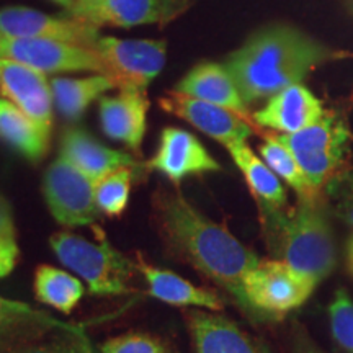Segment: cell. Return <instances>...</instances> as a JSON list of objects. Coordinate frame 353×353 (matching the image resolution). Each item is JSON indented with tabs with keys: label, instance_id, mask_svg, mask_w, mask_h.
<instances>
[{
	"label": "cell",
	"instance_id": "obj_1",
	"mask_svg": "<svg viewBox=\"0 0 353 353\" xmlns=\"http://www.w3.org/2000/svg\"><path fill=\"white\" fill-rule=\"evenodd\" d=\"M152 216L167 252L229 294L249 319L260 322L244 293L245 275L260 262L257 254L179 190L159 188L152 195Z\"/></svg>",
	"mask_w": 353,
	"mask_h": 353
},
{
	"label": "cell",
	"instance_id": "obj_2",
	"mask_svg": "<svg viewBox=\"0 0 353 353\" xmlns=\"http://www.w3.org/2000/svg\"><path fill=\"white\" fill-rule=\"evenodd\" d=\"M350 56L294 26L270 25L254 33L224 65L249 107L286 87L303 83L319 65Z\"/></svg>",
	"mask_w": 353,
	"mask_h": 353
},
{
	"label": "cell",
	"instance_id": "obj_3",
	"mask_svg": "<svg viewBox=\"0 0 353 353\" xmlns=\"http://www.w3.org/2000/svg\"><path fill=\"white\" fill-rule=\"evenodd\" d=\"M270 250L314 285L324 281L337 265V245L324 192L299 198L293 208H259Z\"/></svg>",
	"mask_w": 353,
	"mask_h": 353
},
{
	"label": "cell",
	"instance_id": "obj_4",
	"mask_svg": "<svg viewBox=\"0 0 353 353\" xmlns=\"http://www.w3.org/2000/svg\"><path fill=\"white\" fill-rule=\"evenodd\" d=\"M50 247L64 267L85 281L87 290L95 296H118L131 293V281L139 272L138 262L101 237L92 242L69 231L54 232Z\"/></svg>",
	"mask_w": 353,
	"mask_h": 353
},
{
	"label": "cell",
	"instance_id": "obj_5",
	"mask_svg": "<svg viewBox=\"0 0 353 353\" xmlns=\"http://www.w3.org/2000/svg\"><path fill=\"white\" fill-rule=\"evenodd\" d=\"M293 154L316 193H322L327 183L343 169L350 148V130L341 114L325 112L306 130L293 134H276Z\"/></svg>",
	"mask_w": 353,
	"mask_h": 353
},
{
	"label": "cell",
	"instance_id": "obj_6",
	"mask_svg": "<svg viewBox=\"0 0 353 353\" xmlns=\"http://www.w3.org/2000/svg\"><path fill=\"white\" fill-rule=\"evenodd\" d=\"M316 286L283 260H260L244 278L247 303L260 322L303 306Z\"/></svg>",
	"mask_w": 353,
	"mask_h": 353
},
{
	"label": "cell",
	"instance_id": "obj_7",
	"mask_svg": "<svg viewBox=\"0 0 353 353\" xmlns=\"http://www.w3.org/2000/svg\"><path fill=\"white\" fill-rule=\"evenodd\" d=\"M94 51L101 57L107 68V77L112 79L118 90H145L162 72L167 61V43L164 39L100 37Z\"/></svg>",
	"mask_w": 353,
	"mask_h": 353
},
{
	"label": "cell",
	"instance_id": "obj_8",
	"mask_svg": "<svg viewBox=\"0 0 353 353\" xmlns=\"http://www.w3.org/2000/svg\"><path fill=\"white\" fill-rule=\"evenodd\" d=\"M43 195L51 216L61 226L87 228L97 223L95 182L63 156L44 174Z\"/></svg>",
	"mask_w": 353,
	"mask_h": 353
},
{
	"label": "cell",
	"instance_id": "obj_9",
	"mask_svg": "<svg viewBox=\"0 0 353 353\" xmlns=\"http://www.w3.org/2000/svg\"><path fill=\"white\" fill-rule=\"evenodd\" d=\"M0 57L25 64L44 76L65 72L105 74L101 57L92 48L54 39L0 38Z\"/></svg>",
	"mask_w": 353,
	"mask_h": 353
},
{
	"label": "cell",
	"instance_id": "obj_10",
	"mask_svg": "<svg viewBox=\"0 0 353 353\" xmlns=\"http://www.w3.org/2000/svg\"><path fill=\"white\" fill-rule=\"evenodd\" d=\"M144 169L159 172L179 187L187 176L214 174L223 167L193 132L167 126L159 136L156 152L145 162Z\"/></svg>",
	"mask_w": 353,
	"mask_h": 353
},
{
	"label": "cell",
	"instance_id": "obj_11",
	"mask_svg": "<svg viewBox=\"0 0 353 353\" xmlns=\"http://www.w3.org/2000/svg\"><path fill=\"white\" fill-rule=\"evenodd\" d=\"M159 107L164 112L187 121L196 130L223 145L247 143L257 130L254 121L245 120L231 110L198 100L180 92L172 90L159 99Z\"/></svg>",
	"mask_w": 353,
	"mask_h": 353
},
{
	"label": "cell",
	"instance_id": "obj_12",
	"mask_svg": "<svg viewBox=\"0 0 353 353\" xmlns=\"http://www.w3.org/2000/svg\"><path fill=\"white\" fill-rule=\"evenodd\" d=\"M0 38L54 39L94 50L100 32L69 15L54 17L30 7L12 6L0 8Z\"/></svg>",
	"mask_w": 353,
	"mask_h": 353
},
{
	"label": "cell",
	"instance_id": "obj_13",
	"mask_svg": "<svg viewBox=\"0 0 353 353\" xmlns=\"http://www.w3.org/2000/svg\"><path fill=\"white\" fill-rule=\"evenodd\" d=\"M0 90L2 97L17 105L44 131H52L54 105L50 81L28 65L0 57Z\"/></svg>",
	"mask_w": 353,
	"mask_h": 353
},
{
	"label": "cell",
	"instance_id": "obj_14",
	"mask_svg": "<svg viewBox=\"0 0 353 353\" xmlns=\"http://www.w3.org/2000/svg\"><path fill=\"white\" fill-rule=\"evenodd\" d=\"M151 107L145 90L123 88L113 97L100 99V125L110 139L125 144L134 156L141 148L148 130V112Z\"/></svg>",
	"mask_w": 353,
	"mask_h": 353
},
{
	"label": "cell",
	"instance_id": "obj_15",
	"mask_svg": "<svg viewBox=\"0 0 353 353\" xmlns=\"http://www.w3.org/2000/svg\"><path fill=\"white\" fill-rule=\"evenodd\" d=\"M325 113L322 101L303 83H294L272 95L262 108L252 114L257 126L280 134L306 130Z\"/></svg>",
	"mask_w": 353,
	"mask_h": 353
},
{
	"label": "cell",
	"instance_id": "obj_16",
	"mask_svg": "<svg viewBox=\"0 0 353 353\" xmlns=\"http://www.w3.org/2000/svg\"><path fill=\"white\" fill-rule=\"evenodd\" d=\"M185 322L193 353H267L236 322L218 312L190 309L185 312Z\"/></svg>",
	"mask_w": 353,
	"mask_h": 353
},
{
	"label": "cell",
	"instance_id": "obj_17",
	"mask_svg": "<svg viewBox=\"0 0 353 353\" xmlns=\"http://www.w3.org/2000/svg\"><path fill=\"white\" fill-rule=\"evenodd\" d=\"M59 156L68 159L70 164L77 167L82 174L90 176L95 183L121 167L136 170L144 169L134 156L99 143L94 136L81 128H69L64 131L61 138Z\"/></svg>",
	"mask_w": 353,
	"mask_h": 353
},
{
	"label": "cell",
	"instance_id": "obj_18",
	"mask_svg": "<svg viewBox=\"0 0 353 353\" xmlns=\"http://www.w3.org/2000/svg\"><path fill=\"white\" fill-rule=\"evenodd\" d=\"M174 90L195 97L198 100L231 110L245 120H252L247 112V103L242 99L239 88L224 64L200 63L185 74Z\"/></svg>",
	"mask_w": 353,
	"mask_h": 353
},
{
	"label": "cell",
	"instance_id": "obj_19",
	"mask_svg": "<svg viewBox=\"0 0 353 353\" xmlns=\"http://www.w3.org/2000/svg\"><path fill=\"white\" fill-rule=\"evenodd\" d=\"M70 325L41 309L0 296V353H10L43 335Z\"/></svg>",
	"mask_w": 353,
	"mask_h": 353
},
{
	"label": "cell",
	"instance_id": "obj_20",
	"mask_svg": "<svg viewBox=\"0 0 353 353\" xmlns=\"http://www.w3.org/2000/svg\"><path fill=\"white\" fill-rule=\"evenodd\" d=\"M68 15L95 28L162 25V8L159 0H92L77 3L70 8Z\"/></svg>",
	"mask_w": 353,
	"mask_h": 353
},
{
	"label": "cell",
	"instance_id": "obj_21",
	"mask_svg": "<svg viewBox=\"0 0 353 353\" xmlns=\"http://www.w3.org/2000/svg\"><path fill=\"white\" fill-rule=\"evenodd\" d=\"M136 262L148 285L149 296L157 301L176 307H200L213 312H221L224 309L223 299L213 291L193 285L192 281L167 268L145 263L143 259H138Z\"/></svg>",
	"mask_w": 353,
	"mask_h": 353
},
{
	"label": "cell",
	"instance_id": "obj_22",
	"mask_svg": "<svg viewBox=\"0 0 353 353\" xmlns=\"http://www.w3.org/2000/svg\"><path fill=\"white\" fill-rule=\"evenodd\" d=\"M234 164L244 175L247 187L257 200L259 208L283 210L288 205V192L281 183V179L265 164L247 143L228 145Z\"/></svg>",
	"mask_w": 353,
	"mask_h": 353
},
{
	"label": "cell",
	"instance_id": "obj_23",
	"mask_svg": "<svg viewBox=\"0 0 353 353\" xmlns=\"http://www.w3.org/2000/svg\"><path fill=\"white\" fill-rule=\"evenodd\" d=\"M51 134L7 99H0V139L33 164L50 149Z\"/></svg>",
	"mask_w": 353,
	"mask_h": 353
},
{
	"label": "cell",
	"instance_id": "obj_24",
	"mask_svg": "<svg viewBox=\"0 0 353 353\" xmlns=\"http://www.w3.org/2000/svg\"><path fill=\"white\" fill-rule=\"evenodd\" d=\"M52 105L65 120L76 121L85 110L114 87L105 74H92L85 77H52L50 81Z\"/></svg>",
	"mask_w": 353,
	"mask_h": 353
},
{
	"label": "cell",
	"instance_id": "obj_25",
	"mask_svg": "<svg viewBox=\"0 0 353 353\" xmlns=\"http://www.w3.org/2000/svg\"><path fill=\"white\" fill-rule=\"evenodd\" d=\"M34 298L54 311L70 314L85 293L82 280L52 265H38L33 276Z\"/></svg>",
	"mask_w": 353,
	"mask_h": 353
},
{
	"label": "cell",
	"instance_id": "obj_26",
	"mask_svg": "<svg viewBox=\"0 0 353 353\" xmlns=\"http://www.w3.org/2000/svg\"><path fill=\"white\" fill-rule=\"evenodd\" d=\"M259 152L260 157L265 161V164L270 167L283 182L288 183L298 193L299 198L321 195V193H316L312 190L311 183L307 182L306 175L303 174L296 159L275 134L265 136V143L259 148Z\"/></svg>",
	"mask_w": 353,
	"mask_h": 353
},
{
	"label": "cell",
	"instance_id": "obj_27",
	"mask_svg": "<svg viewBox=\"0 0 353 353\" xmlns=\"http://www.w3.org/2000/svg\"><path fill=\"white\" fill-rule=\"evenodd\" d=\"M136 169L121 167L95 183V203L99 213L107 218H121L128 210Z\"/></svg>",
	"mask_w": 353,
	"mask_h": 353
},
{
	"label": "cell",
	"instance_id": "obj_28",
	"mask_svg": "<svg viewBox=\"0 0 353 353\" xmlns=\"http://www.w3.org/2000/svg\"><path fill=\"white\" fill-rule=\"evenodd\" d=\"M10 353H95L85 330L77 325L50 332Z\"/></svg>",
	"mask_w": 353,
	"mask_h": 353
},
{
	"label": "cell",
	"instance_id": "obj_29",
	"mask_svg": "<svg viewBox=\"0 0 353 353\" xmlns=\"http://www.w3.org/2000/svg\"><path fill=\"white\" fill-rule=\"evenodd\" d=\"M330 330L343 350L353 353V301L345 290L335 291L329 306Z\"/></svg>",
	"mask_w": 353,
	"mask_h": 353
},
{
	"label": "cell",
	"instance_id": "obj_30",
	"mask_svg": "<svg viewBox=\"0 0 353 353\" xmlns=\"http://www.w3.org/2000/svg\"><path fill=\"white\" fill-rule=\"evenodd\" d=\"M324 195L334 213L353 228V167L339 172L324 188Z\"/></svg>",
	"mask_w": 353,
	"mask_h": 353
},
{
	"label": "cell",
	"instance_id": "obj_31",
	"mask_svg": "<svg viewBox=\"0 0 353 353\" xmlns=\"http://www.w3.org/2000/svg\"><path fill=\"white\" fill-rule=\"evenodd\" d=\"M101 353H172L167 343L149 332H126L100 345Z\"/></svg>",
	"mask_w": 353,
	"mask_h": 353
},
{
	"label": "cell",
	"instance_id": "obj_32",
	"mask_svg": "<svg viewBox=\"0 0 353 353\" xmlns=\"http://www.w3.org/2000/svg\"><path fill=\"white\" fill-rule=\"evenodd\" d=\"M20 259L17 237L0 236V278H6L15 270Z\"/></svg>",
	"mask_w": 353,
	"mask_h": 353
},
{
	"label": "cell",
	"instance_id": "obj_33",
	"mask_svg": "<svg viewBox=\"0 0 353 353\" xmlns=\"http://www.w3.org/2000/svg\"><path fill=\"white\" fill-rule=\"evenodd\" d=\"M198 0H159L162 8V25L167 26L172 21L182 17L185 12H188Z\"/></svg>",
	"mask_w": 353,
	"mask_h": 353
},
{
	"label": "cell",
	"instance_id": "obj_34",
	"mask_svg": "<svg viewBox=\"0 0 353 353\" xmlns=\"http://www.w3.org/2000/svg\"><path fill=\"white\" fill-rule=\"evenodd\" d=\"M0 236L17 237L15 221H13L10 203H8L2 195H0Z\"/></svg>",
	"mask_w": 353,
	"mask_h": 353
},
{
	"label": "cell",
	"instance_id": "obj_35",
	"mask_svg": "<svg viewBox=\"0 0 353 353\" xmlns=\"http://www.w3.org/2000/svg\"><path fill=\"white\" fill-rule=\"evenodd\" d=\"M294 353H325L321 350L319 347L316 345L314 342H311L306 337H298L296 339V348H294Z\"/></svg>",
	"mask_w": 353,
	"mask_h": 353
},
{
	"label": "cell",
	"instance_id": "obj_36",
	"mask_svg": "<svg viewBox=\"0 0 353 353\" xmlns=\"http://www.w3.org/2000/svg\"><path fill=\"white\" fill-rule=\"evenodd\" d=\"M347 259H348V267H350V270L353 272V237H350V241H348Z\"/></svg>",
	"mask_w": 353,
	"mask_h": 353
},
{
	"label": "cell",
	"instance_id": "obj_37",
	"mask_svg": "<svg viewBox=\"0 0 353 353\" xmlns=\"http://www.w3.org/2000/svg\"><path fill=\"white\" fill-rule=\"evenodd\" d=\"M52 2H56V3H59L61 7H64L65 10H70V8H72L74 6H76L77 3V0H52Z\"/></svg>",
	"mask_w": 353,
	"mask_h": 353
},
{
	"label": "cell",
	"instance_id": "obj_38",
	"mask_svg": "<svg viewBox=\"0 0 353 353\" xmlns=\"http://www.w3.org/2000/svg\"><path fill=\"white\" fill-rule=\"evenodd\" d=\"M343 3H345V7H347V10L352 13L353 15V0H343Z\"/></svg>",
	"mask_w": 353,
	"mask_h": 353
},
{
	"label": "cell",
	"instance_id": "obj_39",
	"mask_svg": "<svg viewBox=\"0 0 353 353\" xmlns=\"http://www.w3.org/2000/svg\"><path fill=\"white\" fill-rule=\"evenodd\" d=\"M82 2H92V0H77V3H82ZM77 3H76V6H77ZM76 6H74V7H76Z\"/></svg>",
	"mask_w": 353,
	"mask_h": 353
},
{
	"label": "cell",
	"instance_id": "obj_40",
	"mask_svg": "<svg viewBox=\"0 0 353 353\" xmlns=\"http://www.w3.org/2000/svg\"><path fill=\"white\" fill-rule=\"evenodd\" d=\"M0 99H3V97H2V90H0Z\"/></svg>",
	"mask_w": 353,
	"mask_h": 353
}]
</instances>
